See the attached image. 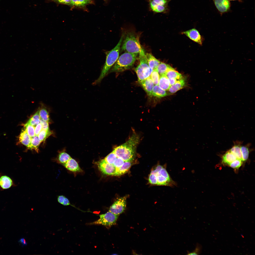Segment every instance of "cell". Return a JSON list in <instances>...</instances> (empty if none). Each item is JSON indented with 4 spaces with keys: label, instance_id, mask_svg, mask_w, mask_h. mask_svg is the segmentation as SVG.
<instances>
[{
    "label": "cell",
    "instance_id": "1",
    "mask_svg": "<svg viewBox=\"0 0 255 255\" xmlns=\"http://www.w3.org/2000/svg\"><path fill=\"white\" fill-rule=\"evenodd\" d=\"M140 140L139 136L134 132L127 141L115 148L113 151L117 157L124 162H132L135 157L137 146Z\"/></svg>",
    "mask_w": 255,
    "mask_h": 255
},
{
    "label": "cell",
    "instance_id": "2",
    "mask_svg": "<svg viewBox=\"0 0 255 255\" xmlns=\"http://www.w3.org/2000/svg\"><path fill=\"white\" fill-rule=\"evenodd\" d=\"M124 35H122L116 46L111 50L106 52V58L100 75L94 83L96 85L100 83L107 74L111 67L115 63L119 57L121 45Z\"/></svg>",
    "mask_w": 255,
    "mask_h": 255
},
{
    "label": "cell",
    "instance_id": "3",
    "mask_svg": "<svg viewBox=\"0 0 255 255\" xmlns=\"http://www.w3.org/2000/svg\"><path fill=\"white\" fill-rule=\"evenodd\" d=\"M138 54L126 52L122 54L114 64L111 72H120L130 69L136 60Z\"/></svg>",
    "mask_w": 255,
    "mask_h": 255
},
{
    "label": "cell",
    "instance_id": "4",
    "mask_svg": "<svg viewBox=\"0 0 255 255\" xmlns=\"http://www.w3.org/2000/svg\"><path fill=\"white\" fill-rule=\"evenodd\" d=\"M121 49L125 52L138 54L142 48L138 36L133 32H129L125 35Z\"/></svg>",
    "mask_w": 255,
    "mask_h": 255
},
{
    "label": "cell",
    "instance_id": "5",
    "mask_svg": "<svg viewBox=\"0 0 255 255\" xmlns=\"http://www.w3.org/2000/svg\"><path fill=\"white\" fill-rule=\"evenodd\" d=\"M145 53L142 48L139 54L140 64L135 69L139 83L149 77L153 70L149 66Z\"/></svg>",
    "mask_w": 255,
    "mask_h": 255
},
{
    "label": "cell",
    "instance_id": "6",
    "mask_svg": "<svg viewBox=\"0 0 255 255\" xmlns=\"http://www.w3.org/2000/svg\"><path fill=\"white\" fill-rule=\"evenodd\" d=\"M118 216L109 211L105 214L99 215L100 218L90 224L102 225L110 227L115 224Z\"/></svg>",
    "mask_w": 255,
    "mask_h": 255
},
{
    "label": "cell",
    "instance_id": "7",
    "mask_svg": "<svg viewBox=\"0 0 255 255\" xmlns=\"http://www.w3.org/2000/svg\"><path fill=\"white\" fill-rule=\"evenodd\" d=\"M126 197L119 198L110 206L109 211L119 216L124 212L126 208Z\"/></svg>",
    "mask_w": 255,
    "mask_h": 255
},
{
    "label": "cell",
    "instance_id": "8",
    "mask_svg": "<svg viewBox=\"0 0 255 255\" xmlns=\"http://www.w3.org/2000/svg\"><path fill=\"white\" fill-rule=\"evenodd\" d=\"M97 164L99 169L103 174L115 176L117 168L113 164L107 163L104 159L99 161Z\"/></svg>",
    "mask_w": 255,
    "mask_h": 255
},
{
    "label": "cell",
    "instance_id": "9",
    "mask_svg": "<svg viewBox=\"0 0 255 255\" xmlns=\"http://www.w3.org/2000/svg\"><path fill=\"white\" fill-rule=\"evenodd\" d=\"M213 0L216 8L221 13H225L230 10V3L229 0Z\"/></svg>",
    "mask_w": 255,
    "mask_h": 255
},
{
    "label": "cell",
    "instance_id": "10",
    "mask_svg": "<svg viewBox=\"0 0 255 255\" xmlns=\"http://www.w3.org/2000/svg\"><path fill=\"white\" fill-rule=\"evenodd\" d=\"M190 39L194 42L202 45V41L201 36L199 32L196 29L193 28L182 32Z\"/></svg>",
    "mask_w": 255,
    "mask_h": 255
},
{
    "label": "cell",
    "instance_id": "11",
    "mask_svg": "<svg viewBox=\"0 0 255 255\" xmlns=\"http://www.w3.org/2000/svg\"><path fill=\"white\" fill-rule=\"evenodd\" d=\"M13 180L8 176L6 175L0 176V188L2 190L8 189L15 186Z\"/></svg>",
    "mask_w": 255,
    "mask_h": 255
},
{
    "label": "cell",
    "instance_id": "12",
    "mask_svg": "<svg viewBox=\"0 0 255 255\" xmlns=\"http://www.w3.org/2000/svg\"><path fill=\"white\" fill-rule=\"evenodd\" d=\"M139 83L147 94L149 96H152V91L154 85L150 76Z\"/></svg>",
    "mask_w": 255,
    "mask_h": 255
},
{
    "label": "cell",
    "instance_id": "13",
    "mask_svg": "<svg viewBox=\"0 0 255 255\" xmlns=\"http://www.w3.org/2000/svg\"><path fill=\"white\" fill-rule=\"evenodd\" d=\"M63 165L68 170L73 172H80L82 170L77 162L71 158Z\"/></svg>",
    "mask_w": 255,
    "mask_h": 255
},
{
    "label": "cell",
    "instance_id": "14",
    "mask_svg": "<svg viewBox=\"0 0 255 255\" xmlns=\"http://www.w3.org/2000/svg\"><path fill=\"white\" fill-rule=\"evenodd\" d=\"M186 84L185 79L183 77L178 80L174 85L170 86L168 91L170 94H173L183 88Z\"/></svg>",
    "mask_w": 255,
    "mask_h": 255
},
{
    "label": "cell",
    "instance_id": "15",
    "mask_svg": "<svg viewBox=\"0 0 255 255\" xmlns=\"http://www.w3.org/2000/svg\"><path fill=\"white\" fill-rule=\"evenodd\" d=\"M19 140L22 144L29 149L31 143V138L28 134L25 128L21 131L19 135Z\"/></svg>",
    "mask_w": 255,
    "mask_h": 255
},
{
    "label": "cell",
    "instance_id": "16",
    "mask_svg": "<svg viewBox=\"0 0 255 255\" xmlns=\"http://www.w3.org/2000/svg\"><path fill=\"white\" fill-rule=\"evenodd\" d=\"M157 185L167 186L171 187L176 185V183L172 179H168L160 174L157 175Z\"/></svg>",
    "mask_w": 255,
    "mask_h": 255
},
{
    "label": "cell",
    "instance_id": "17",
    "mask_svg": "<svg viewBox=\"0 0 255 255\" xmlns=\"http://www.w3.org/2000/svg\"><path fill=\"white\" fill-rule=\"evenodd\" d=\"M145 56L149 66L150 68L153 70L157 68L161 63L150 53H145Z\"/></svg>",
    "mask_w": 255,
    "mask_h": 255
},
{
    "label": "cell",
    "instance_id": "18",
    "mask_svg": "<svg viewBox=\"0 0 255 255\" xmlns=\"http://www.w3.org/2000/svg\"><path fill=\"white\" fill-rule=\"evenodd\" d=\"M152 95L158 98H161L169 94L166 90L160 88L158 85H154L153 88Z\"/></svg>",
    "mask_w": 255,
    "mask_h": 255
},
{
    "label": "cell",
    "instance_id": "19",
    "mask_svg": "<svg viewBox=\"0 0 255 255\" xmlns=\"http://www.w3.org/2000/svg\"><path fill=\"white\" fill-rule=\"evenodd\" d=\"M148 0L150 8L155 13H165L168 10V7L158 4L151 0Z\"/></svg>",
    "mask_w": 255,
    "mask_h": 255
},
{
    "label": "cell",
    "instance_id": "20",
    "mask_svg": "<svg viewBox=\"0 0 255 255\" xmlns=\"http://www.w3.org/2000/svg\"><path fill=\"white\" fill-rule=\"evenodd\" d=\"M131 162H124L121 166L117 168L115 176H121L128 172L132 165Z\"/></svg>",
    "mask_w": 255,
    "mask_h": 255
},
{
    "label": "cell",
    "instance_id": "21",
    "mask_svg": "<svg viewBox=\"0 0 255 255\" xmlns=\"http://www.w3.org/2000/svg\"><path fill=\"white\" fill-rule=\"evenodd\" d=\"M158 85L163 90H168L170 86L169 79L165 75L160 76Z\"/></svg>",
    "mask_w": 255,
    "mask_h": 255
},
{
    "label": "cell",
    "instance_id": "22",
    "mask_svg": "<svg viewBox=\"0 0 255 255\" xmlns=\"http://www.w3.org/2000/svg\"><path fill=\"white\" fill-rule=\"evenodd\" d=\"M237 158L229 150L226 152L223 156L222 163L226 165H229Z\"/></svg>",
    "mask_w": 255,
    "mask_h": 255
},
{
    "label": "cell",
    "instance_id": "23",
    "mask_svg": "<svg viewBox=\"0 0 255 255\" xmlns=\"http://www.w3.org/2000/svg\"><path fill=\"white\" fill-rule=\"evenodd\" d=\"M91 2V0H71L69 6L72 8L83 7Z\"/></svg>",
    "mask_w": 255,
    "mask_h": 255
},
{
    "label": "cell",
    "instance_id": "24",
    "mask_svg": "<svg viewBox=\"0 0 255 255\" xmlns=\"http://www.w3.org/2000/svg\"><path fill=\"white\" fill-rule=\"evenodd\" d=\"M165 75L168 79L174 78L178 80L183 77L181 74L172 67L167 71Z\"/></svg>",
    "mask_w": 255,
    "mask_h": 255
},
{
    "label": "cell",
    "instance_id": "25",
    "mask_svg": "<svg viewBox=\"0 0 255 255\" xmlns=\"http://www.w3.org/2000/svg\"><path fill=\"white\" fill-rule=\"evenodd\" d=\"M172 67L169 65L165 63L161 62L157 68L158 73L160 75H165L167 71Z\"/></svg>",
    "mask_w": 255,
    "mask_h": 255
},
{
    "label": "cell",
    "instance_id": "26",
    "mask_svg": "<svg viewBox=\"0 0 255 255\" xmlns=\"http://www.w3.org/2000/svg\"><path fill=\"white\" fill-rule=\"evenodd\" d=\"M41 142L38 136L35 135L34 136L31 138V143L29 149H34L38 152V147Z\"/></svg>",
    "mask_w": 255,
    "mask_h": 255
},
{
    "label": "cell",
    "instance_id": "27",
    "mask_svg": "<svg viewBox=\"0 0 255 255\" xmlns=\"http://www.w3.org/2000/svg\"><path fill=\"white\" fill-rule=\"evenodd\" d=\"M40 119L38 110L33 115L27 122L35 127L40 123Z\"/></svg>",
    "mask_w": 255,
    "mask_h": 255
},
{
    "label": "cell",
    "instance_id": "28",
    "mask_svg": "<svg viewBox=\"0 0 255 255\" xmlns=\"http://www.w3.org/2000/svg\"><path fill=\"white\" fill-rule=\"evenodd\" d=\"M71 157L66 153L63 152L60 153L57 158V161L59 163L63 165L66 163Z\"/></svg>",
    "mask_w": 255,
    "mask_h": 255
},
{
    "label": "cell",
    "instance_id": "29",
    "mask_svg": "<svg viewBox=\"0 0 255 255\" xmlns=\"http://www.w3.org/2000/svg\"><path fill=\"white\" fill-rule=\"evenodd\" d=\"M38 110L40 119L45 121L49 123V115L47 109L45 108L42 107L40 108Z\"/></svg>",
    "mask_w": 255,
    "mask_h": 255
},
{
    "label": "cell",
    "instance_id": "30",
    "mask_svg": "<svg viewBox=\"0 0 255 255\" xmlns=\"http://www.w3.org/2000/svg\"><path fill=\"white\" fill-rule=\"evenodd\" d=\"M229 151L237 158L242 160L241 146L238 145L234 146Z\"/></svg>",
    "mask_w": 255,
    "mask_h": 255
},
{
    "label": "cell",
    "instance_id": "31",
    "mask_svg": "<svg viewBox=\"0 0 255 255\" xmlns=\"http://www.w3.org/2000/svg\"><path fill=\"white\" fill-rule=\"evenodd\" d=\"M154 85H158L160 75L158 73L157 68L154 69L152 72L150 76Z\"/></svg>",
    "mask_w": 255,
    "mask_h": 255
},
{
    "label": "cell",
    "instance_id": "32",
    "mask_svg": "<svg viewBox=\"0 0 255 255\" xmlns=\"http://www.w3.org/2000/svg\"><path fill=\"white\" fill-rule=\"evenodd\" d=\"M24 127L26 132L31 138L35 135L34 127L27 122L24 125Z\"/></svg>",
    "mask_w": 255,
    "mask_h": 255
},
{
    "label": "cell",
    "instance_id": "33",
    "mask_svg": "<svg viewBox=\"0 0 255 255\" xmlns=\"http://www.w3.org/2000/svg\"><path fill=\"white\" fill-rule=\"evenodd\" d=\"M51 134V132L50 130L47 131L42 130L38 135V136L39 140L42 142L45 141Z\"/></svg>",
    "mask_w": 255,
    "mask_h": 255
},
{
    "label": "cell",
    "instance_id": "34",
    "mask_svg": "<svg viewBox=\"0 0 255 255\" xmlns=\"http://www.w3.org/2000/svg\"><path fill=\"white\" fill-rule=\"evenodd\" d=\"M241 149L243 161H246L248 159L249 154V151L248 148L245 146H241Z\"/></svg>",
    "mask_w": 255,
    "mask_h": 255
},
{
    "label": "cell",
    "instance_id": "35",
    "mask_svg": "<svg viewBox=\"0 0 255 255\" xmlns=\"http://www.w3.org/2000/svg\"><path fill=\"white\" fill-rule=\"evenodd\" d=\"M117 157L116 155L113 151L107 156L104 159L107 163L113 164Z\"/></svg>",
    "mask_w": 255,
    "mask_h": 255
},
{
    "label": "cell",
    "instance_id": "36",
    "mask_svg": "<svg viewBox=\"0 0 255 255\" xmlns=\"http://www.w3.org/2000/svg\"><path fill=\"white\" fill-rule=\"evenodd\" d=\"M243 161L241 160L237 159L229 165V166L234 169H238L241 166Z\"/></svg>",
    "mask_w": 255,
    "mask_h": 255
},
{
    "label": "cell",
    "instance_id": "37",
    "mask_svg": "<svg viewBox=\"0 0 255 255\" xmlns=\"http://www.w3.org/2000/svg\"><path fill=\"white\" fill-rule=\"evenodd\" d=\"M71 0H45L46 2H54L58 5L65 4L69 5Z\"/></svg>",
    "mask_w": 255,
    "mask_h": 255
},
{
    "label": "cell",
    "instance_id": "38",
    "mask_svg": "<svg viewBox=\"0 0 255 255\" xmlns=\"http://www.w3.org/2000/svg\"><path fill=\"white\" fill-rule=\"evenodd\" d=\"M166 164L164 165L162 169L157 173V175L160 174L169 179H172L166 170Z\"/></svg>",
    "mask_w": 255,
    "mask_h": 255
},
{
    "label": "cell",
    "instance_id": "39",
    "mask_svg": "<svg viewBox=\"0 0 255 255\" xmlns=\"http://www.w3.org/2000/svg\"><path fill=\"white\" fill-rule=\"evenodd\" d=\"M201 249V246L199 244H197L196 248L192 252L187 251V255H198L200 253Z\"/></svg>",
    "mask_w": 255,
    "mask_h": 255
},
{
    "label": "cell",
    "instance_id": "40",
    "mask_svg": "<svg viewBox=\"0 0 255 255\" xmlns=\"http://www.w3.org/2000/svg\"><path fill=\"white\" fill-rule=\"evenodd\" d=\"M149 180L150 183L157 185V176L155 174L150 173L149 177Z\"/></svg>",
    "mask_w": 255,
    "mask_h": 255
},
{
    "label": "cell",
    "instance_id": "41",
    "mask_svg": "<svg viewBox=\"0 0 255 255\" xmlns=\"http://www.w3.org/2000/svg\"><path fill=\"white\" fill-rule=\"evenodd\" d=\"M155 3L161 5L168 7V4L170 0H150Z\"/></svg>",
    "mask_w": 255,
    "mask_h": 255
},
{
    "label": "cell",
    "instance_id": "42",
    "mask_svg": "<svg viewBox=\"0 0 255 255\" xmlns=\"http://www.w3.org/2000/svg\"><path fill=\"white\" fill-rule=\"evenodd\" d=\"M124 162V161L121 158L117 157L113 164L116 168H118L121 166Z\"/></svg>",
    "mask_w": 255,
    "mask_h": 255
},
{
    "label": "cell",
    "instance_id": "43",
    "mask_svg": "<svg viewBox=\"0 0 255 255\" xmlns=\"http://www.w3.org/2000/svg\"><path fill=\"white\" fill-rule=\"evenodd\" d=\"M40 123L42 125V130L47 131L50 130L48 123L45 121L40 119Z\"/></svg>",
    "mask_w": 255,
    "mask_h": 255
},
{
    "label": "cell",
    "instance_id": "44",
    "mask_svg": "<svg viewBox=\"0 0 255 255\" xmlns=\"http://www.w3.org/2000/svg\"><path fill=\"white\" fill-rule=\"evenodd\" d=\"M42 130V126L41 123H40L35 127V135L38 136Z\"/></svg>",
    "mask_w": 255,
    "mask_h": 255
},
{
    "label": "cell",
    "instance_id": "45",
    "mask_svg": "<svg viewBox=\"0 0 255 255\" xmlns=\"http://www.w3.org/2000/svg\"><path fill=\"white\" fill-rule=\"evenodd\" d=\"M163 166L159 164H158L154 169L152 170L151 174H154L157 175V173L162 169Z\"/></svg>",
    "mask_w": 255,
    "mask_h": 255
},
{
    "label": "cell",
    "instance_id": "46",
    "mask_svg": "<svg viewBox=\"0 0 255 255\" xmlns=\"http://www.w3.org/2000/svg\"><path fill=\"white\" fill-rule=\"evenodd\" d=\"M65 197L63 195H60L57 197V201L60 204H62Z\"/></svg>",
    "mask_w": 255,
    "mask_h": 255
},
{
    "label": "cell",
    "instance_id": "47",
    "mask_svg": "<svg viewBox=\"0 0 255 255\" xmlns=\"http://www.w3.org/2000/svg\"><path fill=\"white\" fill-rule=\"evenodd\" d=\"M21 244L22 246L27 245V243L25 239L24 238H20L18 241Z\"/></svg>",
    "mask_w": 255,
    "mask_h": 255
},
{
    "label": "cell",
    "instance_id": "48",
    "mask_svg": "<svg viewBox=\"0 0 255 255\" xmlns=\"http://www.w3.org/2000/svg\"><path fill=\"white\" fill-rule=\"evenodd\" d=\"M169 79L170 86L174 84L178 80L177 79L174 78H170Z\"/></svg>",
    "mask_w": 255,
    "mask_h": 255
},
{
    "label": "cell",
    "instance_id": "49",
    "mask_svg": "<svg viewBox=\"0 0 255 255\" xmlns=\"http://www.w3.org/2000/svg\"><path fill=\"white\" fill-rule=\"evenodd\" d=\"M62 204L64 206H67L70 205V204L69 200L68 198L65 197Z\"/></svg>",
    "mask_w": 255,
    "mask_h": 255
},
{
    "label": "cell",
    "instance_id": "50",
    "mask_svg": "<svg viewBox=\"0 0 255 255\" xmlns=\"http://www.w3.org/2000/svg\"></svg>",
    "mask_w": 255,
    "mask_h": 255
},
{
    "label": "cell",
    "instance_id": "51",
    "mask_svg": "<svg viewBox=\"0 0 255 255\" xmlns=\"http://www.w3.org/2000/svg\"></svg>",
    "mask_w": 255,
    "mask_h": 255
}]
</instances>
